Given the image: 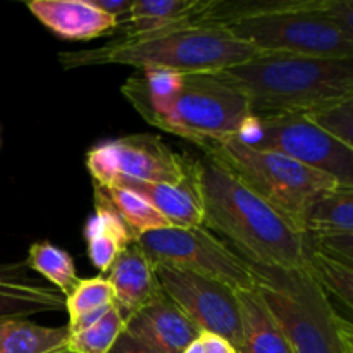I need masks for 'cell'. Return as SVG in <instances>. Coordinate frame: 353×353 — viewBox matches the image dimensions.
<instances>
[{
	"instance_id": "obj_29",
	"label": "cell",
	"mask_w": 353,
	"mask_h": 353,
	"mask_svg": "<svg viewBox=\"0 0 353 353\" xmlns=\"http://www.w3.org/2000/svg\"><path fill=\"white\" fill-rule=\"evenodd\" d=\"M109 353H164L157 348L150 347V345L143 343V341L137 340L134 336L128 334L126 331L121 333V336L117 338V341L114 343L112 350Z\"/></svg>"
},
{
	"instance_id": "obj_22",
	"label": "cell",
	"mask_w": 353,
	"mask_h": 353,
	"mask_svg": "<svg viewBox=\"0 0 353 353\" xmlns=\"http://www.w3.org/2000/svg\"><path fill=\"white\" fill-rule=\"evenodd\" d=\"M24 264L30 271L43 276L48 285L54 286L64 296H68L79 281L71 255L50 241H38L31 245Z\"/></svg>"
},
{
	"instance_id": "obj_7",
	"label": "cell",
	"mask_w": 353,
	"mask_h": 353,
	"mask_svg": "<svg viewBox=\"0 0 353 353\" xmlns=\"http://www.w3.org/2000/svg\"><path fill=\"white\" fill-rule=\"evenodd\" d=\"M326 0H292L285 9L233 21L226 28L259 54L353 57V37L324 14Z\"/></svg>"
},
{
	"instance_id": "obj_8",
	"label": "cell",
	"mask_w": 353,
	"mask_h": 353,
	"mask_svg": "<svg viewBox=\"0 0 353 353\" xmlns=\"http://www.w3.org/2000/svg\"><path fill=\"white\" fill-rule=\"evenodd\" d=\"M137 243L154 264L195 272L234 292L257 290V276L252 265L202 226L162 228L140 234Z\"/></svg>"
},
{
	"instance_id": "obj_21",
	"label": "cell",
	"mask_w": 353,
	"mask_h": 353,
	"mask_svg": "<svg viewBox=\"0 0 353 353\" xmlns=\"http://www.w3.org/2000/svg\"><path fill=\"white\" fill-rule=\"evenodd\" d=\"M300 233L309 236L353 234V190H333L317 196L303 214Z\"/></svg>"
},
{
	"instance_id": "obj_26",
	"label": "cell",
	"mask_w": 353,
	"mask_h": 353,
	"mask_svg": "<svg viewBox=\"0 0 353 353\" xmlns=\"http://www.w3.org/2000/svg\"><path fill=\"white\" fill-rule=\"evenodd\" d=\"M114 305V292L105 276L79 279L72 292L65 296V312L69 323L85 314Z\"/></svg>"
},
{
	"instance_id": "obj_9",
	"label": "cell",
	"mask_w": 353,
	"mask_h": 353,
	"mask_svg": "<svg viewBox=\"0 0 353 353\" xmlns=\"http://www.w3.org/2000/svg\"><path fill=\"white\" fill-rule=\"evenodd\" d=\"M238 138L259 150L286 155L353 190V148L324 133L307 116H252Z\"/></svg>"
},
{
	"instance_id": "obj_28",
	"label": "cell",
	"mask_w": 353,
	"mask_h": 353,
	"mask_svg": "<svg viewBox=\"0 0 353 353\" xmlns=\"http://www.w3.org/2000/svg\"><path fill=\"white\" fill-rule=\"evenodd\" d=\"M88 2L92 3L95 9L102 10V12L114 17L121 26L123 23H126L131 9H133L134 0H88Z\"/></svg>"
},
{
	"instance_id": "obj_32",
	"label": "cell",
	"mask_w": 353,
	"mask_h": 353,
	"mask_svg": "<svg viewBox=\"0 0 353 353\" xmlns=\"http://www.w3.org/2000/svg\"><path fill=\"white\" fill-rule=\"evenodd\" d=\"M62 353H71V352H62Z\"/></svg>"
},
{
	"instance_id": "obj_3",
	"label": "cell",
	"mask_w": 353,
	"mask_h": 353,
	"mask_svg": "<svg viewBox=\"0 0 353 353\" xmlns=\"http://www.w3.org/2000/svg\"><path fill=\"white\" fill-rule=\"evenodd\" d=\"M217 74L243 93L254 116H312L353 99V57L257 54Z\"/></svg>"
},
{
	"instance_id": "obj_18",
	"label": "cell",
	"mask_w": 353,
	"mask_h": 353,
	"mask_svg": "<svg viewBox=\"0 0 353 353\" xmlns=\"http://www.w3.org/2000/svg\"><path fill=\"white\" fill-rule=\"evenodd\" d=\"M210 0H134L124 38H148L196 24Z\"/></svg>"
},
{
	"instance_id": "obj_14",
	"label": "cell",
	"mask_w": 353,
	"mask_h": 353,
	"mask_svg": "<svg viewBox=\"0 0 353 353\" xmlns=\"http://www.w3.org/2000/svg\"><path fill=\"white\" fill-rule=\"evenodd\" d=\"M65 310V296L30 274L24 262L0 264V319H26L43 312Z\"/></svg>"
},
{
	"instance_id": "obj_2",
	"label": "cell",
	"mask_w": 353,
	"mask_h": 353,
	"mask_svg": "<svg viewBox=\"0 0 353 353\" xmlns=\"http://www.w3.org/2000/svg\"><path fill=\"white\" fill-rule=\"evenodd\" d=\"M202 228L223 234L252 265L305 269L303 236L209 155L193 162Z\"/></svg>"
},
{
	"instance_id": "obj_24",
	"label": "cell",
	"mask_w": 353,
	"mask_h": 353,
	"mask_svg": "<svg viewBox=\"0 0 353 353\" xmlns=\"http://www.w3.org/2000/svg\"><path fill=\"white\" fill-rule=\"evenodd\" d=\"M126 327V316L114 303L109 312L92 326L69 333L68 352L71 353H109Z\"/></svg>"
},
{
	"instance_id": "obj_10",
	"label": "cell",
	"mask_w": 353,
	"mask_h": 353,
	"mask_svg": "<svg viewBox=\"0 0 353 353\" xmlns=\"http://www.w3.org/2000/svg\"><path fill=\"white\" fill-rule=\"evenodd\" d=\"M86 168L100 186L117 178L181 185L192 174V161L152 134H130L95 145L86 154Z\"/></svg>"
},
{
	"instance_id": "obj_13",
	"label": "cell",
	"mask_w": 353,
	"mask_h": 353,
	"mask_svg": "<svg viewBox=\"0 0 353 353\" xmlns=\"http://www.w3.org/2000/svg\"><path fill=\"white\" fill-rule=\"evenodd\" d=\"M26 7L52 33L69 41L105 37L119 26L114 17L95 9L88 0H31Z\"/></svg>"
},
{
	"instance_id": "obj_12",
	"label": "cell",
	"mask_w": 353,
	"mask_h": 353,
	"mask_svg": "<svg viewBox=\"0 0 353 353\" xmlns=\"http://www.w3.org/2000/svg\"><path fill=\"white\" fill-rule=\"evenodd\" d=\"M124 331L164 353H183L200 336L199 327L165 295L161 285L143 307L126 317Z\"/></svg>"
},
{
	"instance_id": "obj_5",
	"label": "cell",
	"mask_w": 353,
	"mask_h": 353,
	"mask_svg": "<svg viewBox=\"0 0 353 353\" xmlns=\"http://www.w3.org/2000/svg\"><path fill=\"white\" fill-rule=\"evenodd\" d=\"M252 265V264H250ZM257 293L295 353H353V327L305 269L252 265Z\"/></svg>"
},
{
	"instance_id": "obj_23",
	"label": "cell",
	"mask_w": 353,
	"mask_h": 353,
	"mask_svg": "<svg viewBox=\"0 0 353 353\" xmlns=\"http://www.w3.org/2000/svg\"><path fill=\"white\" fill-rule=\"evenodd\" d=\"M102 190L107 199H109L110 205L114 207V210L119 214L121 219L126 223V226L137 236L171 226L168 223V219L162 214H159L138 193L130 192L126 188H119V186H102Z\"/></svg>"
},
{
	"instance_id": "obj_17",
	"label": "cell",
	"mask_w": 353,
	"mask_h": 353,
	"mask_svg": "<svg viewBox=\"0 0 353 353\" xmlns=\"http://www.w3.org/2000/svg\"><path fill=\"white\" fill-rule=\"evenodd\" d=\"M107 186H119L143 196L159 214L168 219L174 228H199L202 226V207L196 195L195 179L192 174L181 185H168V183H148L137 179L117 178Z\"/></svg>"
},
{
	"instance_id": "obj_31",
	"label": "cell",
	"mask_w": 353,
	"mask_h": 353,
	"mask_svg": "<svg viewBox=\"0 0 353 353\" xmlns=\"http://www.w3.org/2000/svg\"><path fill=\"white\" fill-rule=\"evenodd\" d=\"M183 353H203V350H202V345H200L199 338H196V340L193 341L192 345H188V348H186V350L183 352Z\"/></svg>"
},
{
	"instance_id": "obj_20",
	"label": "cell",
	"mask_w": 353,
	"mask_h": 353,
	"mask_svg": "<svg viewBox=\"0 0 353 353\" xmlns=\"http://www.w3.org/2000/svg\"><path fill=\"white\" fill-rule=\"evenodd\" d=\"M69 330L47 327L28 319H0V353H62L68 352Z\"/></svg>"
},
{
	"instance_id": "obj_15",
	"label": "cell",
	"mask_w": 353,
	"mask_h": 353,
	"mask_svg": "<svg viewBox=\"0 0 353 353\" xmlns=\"http://www.w3.org/2000/svg\"><path fill=\"white\" fill-rule=\"evenodd\" d=\"M105 278L112 286L114 303L126 317L143 307L159 290L155 264L137 241L117 255Z\"/></svg>"
},
{
	"instance_id": "obj_27",
	"label": "cell",
	"mask_w": 353,
	"mask_h": 353,
	"mask_svg": "<svg viewBox=\"0 0 353 353\" xmlns=\"http://www.w3.org/2000/svg\"><path fill=\"white\" fill-rule=\"evenodd\" d=\"M307 117L331 138L353 148V99Z\"/></svg>"
},
{
	"instance_id": "obj_1",
	"label": "cell",
	"mask_w": 353,
	"mask_h": 353,
	"mask_svg": "<svg viewBox=\"0 0 353 353\" xmlns=\"http://www.w3.org/2000/svg\"><path fill=\"white\" fill-rule=\"evenodd\" d=\"M121 93L148 124L203 152L240 137L254 116L243 93L217 72L143 71L126 79Z\"/></svg>"
},
{
	"instance_id": "obj_25",
	"label": "cell",
	"mask_w": 353,
	"mask_h": 353,
	"mask_svg": "<svg viewBox=\"0 0 353 353\" xmlns=\"http://www.w3.org/2000/svg\"><path fill=\"white\" fill-rule=\"evenodd\" d=\"M305 271L319 283L326 293H333L347 307L353 305V268L327 259L303 247Z\"/></svg>"
},
{
	"instance_id": "obj_11",
	"label": "cell",
	"mask_w": 353,
	"mask_h": 353,
	"mask_svg": "<svg viewBox=\"0 0 353 353\" xmlns=\"http://www.w3.org/2000/svg\"><path fill=\"white\" fill-rule=\"evenodd\" d=\"M155 278L165 295L186 314L200 333H212L234 348L241 338L238 292L214 279L171 265L155 264Z\"/></svg>"
},
{
	"instance_id": "obj_6",
	"label": "cell",
	"mask_w": 353,
	"mask_h": 353,
	"mask_svg": "<svg viewBox=\"0 0 353 353\" xmlns=\"http://www.w3.org/2000/svg\"><path fill=\"white\" fill-rule=\"evenodd\" d=\"M205 155L223 165L248 190L281 214L296 231L307 207L319 195L343 186L331 176L278 152L259 150L240 138L207 148ZM347 190V188H345Z\"/></svg>"
},
{
	"instance_id": "obj_30",
	"label": "cell",
	"mask_w": 353,
	"mask_h": 353,
	"mask_svg": "<svg viewBox=\"0 0 353 353\" xmlns=\"http://www.w3.org/2000/svg\"><path fill=\"white\" fill-rule=\"evenodd\" d=\"M200 345L203 353H236V348L224 338L212 333H200Z\"/></svg>"
},
{
	"instance_id": "obj_16",
	"label": "cell",
	"mask_w": 353,
	"mask_h": 353,
	"mask_svg": "<svg viewBox=\"0 0 353 353\" xmlns=\"http://www.w3.org/2000/svg\"><path fill=\"white\" fill-rule=\"evenodd\" d=\"M93 199H95V212L88 217L85 224V241L88 259L99 271L107 272L117 255L138 240L137 234L126 226L119 214L110 205L109 199L103 193L102 186L93 183Z\"/></svg>"
},
{
	"instance_id": "obj_4",
	"label": "cell",
	"mask_w": 353,
	"mask_h": 353,
	"mask_svg": "<svg viewBox=\"0 0 353 353\" xmlns=\"http://www.w3.org/2000/svg\"><path fill=\"white\" fill-rule=\"evenodd\" d=\"M259 52L234 38L226 28L188 24L148 38H121L114 43L78 52H62L59 62L69 69L95 65H131L140 71L178 74L221 72L243 64Z\"/></svg>"
},
{
	"instance_id": "obj_19",
	"label": "cell",
	"mask_w": 353,
	"mask_h": 353,
	"mask_svg": "<svg viewBox=\"0 0 353 353\" xmlns=\"http://www.w3.org/2000/svg\"><path fill=\"white\" fill-rule=\"evenodd\" d=\"M241 338L236 353H295L255 292H238Z\"/></svg>"
}]
</instances>
